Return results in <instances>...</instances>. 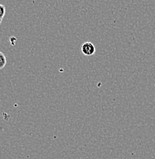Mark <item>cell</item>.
<instances>
[{
    "label": "cell",
    "instance_id": "6da1fadb",
    "mask_svg": "<svg viewBox=\"0 0 155 159\" xmlns=\"http://www.w3.org/2000/svg\"><path fill=\"white\" fill-rule=\"evenodd\" d=\"M81 50L84 55L91 56L95 52V47L93 44V43L90 42V41H86L82 44Z\"/></svg>",
    "mask_w": 155,
    "mask_h": 159
},
{
    "label": "cell",
    "instance_id": "7a4b0ae2",
    "mask_svg": "<svg viewBox=\"0 0 155 159\" xmlns=\"http://www.w3.org/2000/svg\"><path fill=\"white\" fill-rule=\"evenodd\" d=\"M7 60H6V56L2 52L0 51V69H2L6 66Z\"/></svg>",
    "mask_w": 155,
    "mask_h": 159
},
{
    "label": "cell",
    "instance_id": "3957f363",
    "mask_svg": "<svg viewBox=\"0 0 155 159\" xmlns=\"http://www.w3.org/2000/svg\"><path fill=\"white\" fill-rule=\"evenodd\" d=\"M6 15V7L3 5L0 4V19H2Z\"/></svg>",
    "mask_w": 155,
    "mask_h": 159
},
{
    "label": "cell",
    "instance_id": "277c9868",
    "mask_svg": "<svg viewBox=\"0 0 155 159\" xmlns=\"http://www.w3.org/2000/svg\"><path fill=\"white\" fill-rule=\"evenodd\" d=\"M2 19H0V25H1V23H2Z\"/></svg>",
    "mask_w": 155,
    "mask_h": 159
}]
</instances>
